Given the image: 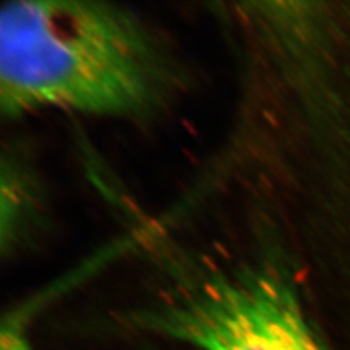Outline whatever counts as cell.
<instances>
[{
    "label": "cell",
    "mask_w": 350,
    "mask_h": 350,
    "mask_svg": "<svg viewBox=\"0 0 350 350\" xmlns=\"http://www.w3.org/2000/svg\"><path fill=\"white\" fill-rule=\"evenodd\" d=\"M175 82L161 40L135 12L86 0H16L0 15V107L144 117Z\"/></svg>",
    "instance_id": "obj_1"
},
{
    "label": "cell",
    "mask_w": 350,
    "mask_h": 350,
    "mask_svg": "<svg viewBox=\"0 0 350 350\" xmlns=\"http://www.w3.org/2000/svg\"><path fill=\"white\" fill-rule=\"evenodd\" d=\"M131 319L199 350H328L292 283L267 267L187 278Z\"/></svg>",
    "instance_id": "obj_2"
},
{
    "label": "cell",
    "mask_w": 350,
    "mask_h": 350,
    "mask_svg": "<svg viewBox=\"0 0 350 350\" xmlns=\"http://www.w3.org/2000/svg\"><path fill=\"white\" fill-rule=\"evenodd\" d=\"M34 185L16 162H3L2 171V248L12 250L24 235L34 204ZM32 213V212H31Z\"/></svg>",
    "instance_id": "obj_3"
},
{
    "label": "cell",
    "mask_w": 350,
    "mask_h": 350,
    "mask_svg": "<svg viewBox=\"0 0 350 350\" xmlns=\"http://www.w3.org/2000/svg\"><path fill=\"white\" fill-rule=\"evenodd\" d=\"M0 350H32L28 338L16 320H10L3 324L2 336H0Z\"/></svg>",
    "instance_id": "obj_4"
}]
</instances>
